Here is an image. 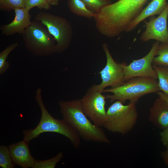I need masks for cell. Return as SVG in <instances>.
<instances>
[{"label": "cell", "instance_id": "obj_1", "mask_svg": "<svg viewBox=\"0 0 168 168\" xmlns=\"http://www.w3.org/2000/svg\"><path fill=\"white\" fill-rule=\"evenodd\" d=\"M63 119L88 142L110 144L111 142L101 127L92 123L82 109L80 99L59 102Z\"/></svg>", "mask_w": 168, "mask_h": 168}, {"label": "cell", "instance_id": "obj_2", "mask_svg": "<svg viewBox=\"0 0 168 168\" xmlns=\"http://www.w3.org/2000/svg\"><path fill=\"white\" fill-rule=\"evenodd\" d=\"M36 100L41 110L39 123L34 129L24 130L23 140L29 142L44 132H53L66 137L73 147L78 148L81 143L80 137L76 130L63 119H56L52 117L46 109L41 97V91L38 89L36 92Z\"/></svg>", "mask_w": 168, "mask_h": 168}, {"label": "cell", "instance_id": "obj_3", "mask_svg": "<svg viewBox=\"0 0 168 168\" xmlns=\"http://www.w3.org/2000/svg\"><path fill=\"white\" fill-rule=\"evenodd\" d=\"M160 91L157 79L153 78L136 77L125 81L117 87L104 89L102 93L110 92L112 95L105 96L110 102L119 100L124 103L128 100L136 103L142 96Z\"/></svg>", "mask_w": 168, "mask_h": 168}, {"label": "cell", "instance_id": "obj_4", "mask_svg": "<svg viewBox=\"0 0 168 168\" xmlns=\"http://www.w3.org/2000/svg\"><path fill=\"white\" fill-rule=\"evenodd\" d=\"M116 100L108 108L103 127L111 132L126 134L136 124L138 117L136 103L129 102L124 105Z\"/></svg>", "mask_w": 168, "mask_h": 168}, {"label": "cell", "instance_id": "obj_5", "mask_svg": "<svg viewBox=\"0 0 168 168\" xmlns=\"http://www.w3.org/2000/svg\"><path fill=\"white\" fill-rule=\"evenodd\" d=\"M22 35L26 47L35 54L47 56L56 52V41L54 37L39 21H32Z\"/></svg>", "mask_w": 168, "mask_h": 168}, {"label": "cell", "instance_id": "obj_6", "mask_svg": "<svg viewBox=\"0 0 168 168\" xmlns=\"http://www.w3.org/2000/svg\"><path fill=\"white\" fill-rule=\"evenodd\" d=\"M35 20L39 21L46 28L56 42V52L60 53L69 46L72 39V26L65 18L44 12L36 14Z\"/></svg>", "mask_w": 168, "mask_h": 168}, {"label": "cell", "instance_id": "obj_7", "mask_svg": "<svg viewBox=\"0 0 168 168\" xmlns=\"http://www.w3.org/2000/svg\"><path fill=\"white\" fill-rule=\"evenodd\" d=\"M93 85L80 99L82 110L86 115L96 125L103 127L106 117L105 96Z\"/></svg>", "mask_w": 168, "mask_h": 168}, {"label": "cell", "instance_id": "obj_8", "mask_svg": "<svg viewBox=\"0 0 168 168\" xmlns=\"http://www.w3.org/2000/svg\"><path fill=\"white\" fill-rule=\"evenodd\" d=\"M102 48L106 57L105 67L99 72L102 79L101 83L96 85L97 89L102 91L106 87L114 88L122 85L124 80V70L123 63L116 62L113 58L107 43L102 44Z\"/></svg>", "mask_w": 168, "mask_h": 168}, {"label": "cell", "instance_id": "obj_9", "mask_svg": "<svg viewBox=\"0 0 168 168\" xmlns=\"http://www.w3.org/2000/svg\"><path fill=\"white\" fill-rule=\"evenodd\" d=\"M156 41L153 43L148 53L143 58L133 59L129 64L124 63V82L136 77H144L157 79V75L152 67V62L160 44Z\"/></svg>", "mask_w": 168, "mask_h": 168}, {"label": "cell", "instance_id": "obj_10", "mask_svg": "<svg viewBox=\"0 0 168 168\" xmlns=\"http://www.w3.org/2000/svg\"><path fill=\"white\" fill-rule=\"evenodd\" d=\"M168 4L163 12L156 17L151 16L149 21H144L145 30L140 37L143 42L154 40L161 43H168Z\"/></svg>", "mask_w": 168, "mask_h": 168}, {"label": "cell", "instance_id": "obj_11", "mask_svg": "<svg viewBox=\"0 0 168 168\" xmlns=\"http://www.w3.org/2000/svg\"><path fill=\"white\" fill-rule=\"evenodd\" d=\"M15 17L10 23L0 27L2 34L10 36L16 33L22 34L26 29L31 24L29 11L25 7L14 10Z\"/></svg>", "mask_w": 168, "mask_h": 168}, {"label": "cell", "instance_id": "obj_12", "mask_svg": "<svg viewBox=\"0 0 168 168\" xmlns=\"http://www.w3.org/2000/svg\"><path fill=\"white\" fill-rule=\"evenodd\" d=\"M29 143L23 140L9 146L8 147L15 165H18L23 168H33L36 160L30 153Z\"/></svg>", "mask_w": 168, "mask_h": 168}, {"label": "cell", "instance_id": "obj_13", "mask_svg": "<svg viewBox=\"0 0 168 168\" xmlns=\"http://www.w3.org/2000/svg\"><path fill=\"white\" fill-rule=\"evenodd\" d=\"M149 119L159 128L168 127V104L161 97L156 98L150 108Z\"/></svg>", "mask_w": 168, "mask_h": 168}, {"label": "cell", "instance_id": "obj_14", "mask_svg": "<svg viewBox=\"0 0 168 168\" xmlns=\"http://www.w3.org/2000/svg\"><path fill=\"white\" fill-rule=\"evenodd\" d=\"M168 4L166 0H152L131 24L126 32L134 30L140 22L147 18L160 14L166 7Z\"/></svg>", "mask_w": 168, "mask_h": 168}, {"label": "cell", "instance_id": "obj_15", "mask_svg": "<svg viewBox=\"0 0 168 168\" xmlns=\"http://www.w3.org/2000/svg\"><path fill=\"white\" fill-rule=\"evenodd\" d=\"M67 3L69 9L74 14L90 19L93 18L95 15L81 0H68Z\"/></svg>", "mask_w": 168, "mask_h": 168}, {"label": "cell", "instance_id": "obj_16", "mask_svg": "<svg viewBox=\"0 0 168 168\" xmlns=\"http://www.w3.org/2000/svg\"><path fill=\"white\" fill-rule=\"evenodd\" d=\"M157 75L160 91L168 96V67L153 65Z\"/></svg>", "mask_w": 168, "mask_h": 168}, {"label": "cell", "instance_id": "obj_17", "mask_svg": "<svg viewBox=\"0 0 168 168\" xmlns=\"http://www.w3.org/2000/svg\"><path fill=\"white\" fill-rule=\"evenodd\" d=\"M152 64L168 67V43L159 44Z\"/></svg>", "mask_w": 168, "mask_h": 168}, {"label": "cell", "instance_id": "obj_18", "mask_svg": "<svg viewBox=\"0 0 168 168\" xmlns=\"http://www.w3.org/2000/svg\"><path fill=\"white\" fill-rule=\"evenodd\" d=\"M14 164L12 161L8 147L0 146V166L2 168H13Z\"/></svg>", "mask_w": 168, "mask_h": 168}, {"label": "cell", "instance_id": "obj_19", "mask_svg": "<svg viewBox=\"0 0 168 168\" xmlns=\"http://www.w3.org/2000/svg\"><path fill=\"white\" fill-rule=\"evenodd\" d=\"M63 157L62 152L53 158L45 160H35L33 168H54Z\"/></svg>", "mask_w": 168, "mask_h": 168}, {"label": "cell", "instance_id": "obj_20", "mask_svg": "<svg viewBox=\"0 0 168 168\" xmlns=\"http://www.w3.org/2000/svg\"><path fill=\"white\" fill-rule=\"evenodd\" d=\"M18 45L17 42L13 43L6 48L0 53V73L2 74L9 68V64L6 62V59L9 54Z\"/></svg>", "mask_w": 168, "mask_h": 168}, {"label": "cell", "instance_id": "obj_21", "mask_svg": "<svg viewBox=\"0 0 168 168\" xmlns=\"http://www.w3.org/2000/svg\"><path fill=\"white\" fill-rule=\"evenodd\" d=\"M25 0H0V9L9 12L16 9L25 7Z\"/></svg>", "mask_w": 168, "mask_h": 168}, {"label": "cell", "instance_id": "obj_22", "mask_svg": "<svg viewBox=\"0 0 168 168\" xmlns=\"http://www.w3.org/2000/svg\"><path fill=\"white\" fill-rule=\"evenodd\" d=\"M87 8L95 14L103 7L112 3L111 0H81Z\"/></svg>", "mask_w": 168, "mask_h": 168}, {"label": "cell", "instance_id": "obj_23", "mask_svg": "<svg viewBox=\"0 0 168 168\" xmlns=\"http://www.w3.org/2000/svg\"><path fill=\"white\" fill-rule=\"evenodd\" d=\"M35 7L41 10H48L51 6L45 0H25V8L27 10L30 11Z\"/></svg>", "mask_w": 168, "mask_h": 168}, {"label": "cell", "instance_id": "obj_24", "mask_svg": "<svg viewBox=\"0 0 168 168\" xmlns=\"http://www.w3.org/2000/svg\"><path fill=\"white\" fill-rule=\"evenodd\" d=\"M161 139L163 145L168 147V127L163 130L160 134Z\"/></svg>", "mask_w": 168, "mask_h": 168}, {"label": "cell", "instance_id": "obj_25", "mask_svg": "<svg viewBox=\"0 0 168 168\" xmlns=\"http://www.w3.org/2000/svg\"><path fill=\"white\" fill-rule=\"evenodd\" d=\"M161 155L164 162L168 166V147H166V149L162 152Z\"/></svg>", "mask_w": 168, "mask_h": 168}, {"label": "cell", "instance_id": "obj_26", "mask_svg": "<svg viewBox=\"0 0 168 168\" xmlns=\"http://www.w3.org/2000/svg\"><path fill=\"white\" fill-rule=\"evenodd\" d=\"M159 97L161 98L168 104V96L166 95L161 91H159L156 93Z\"/></svg>", "mask_w": 168, "mask_h": 168}, {"label": "cell", "instance_id": "obj_27", "mask_svg": "<svg viewBox=\"0 0 168 168\" xmlns=\"http://www.w3.org/2000/svg\"><path fill=\"white\" fill-rule=\"evenodd\" d=\"M51 6H57L60 0H45Z\"/></svg>", "mask_w": 168, "mask_h": 168}]
</instances>
